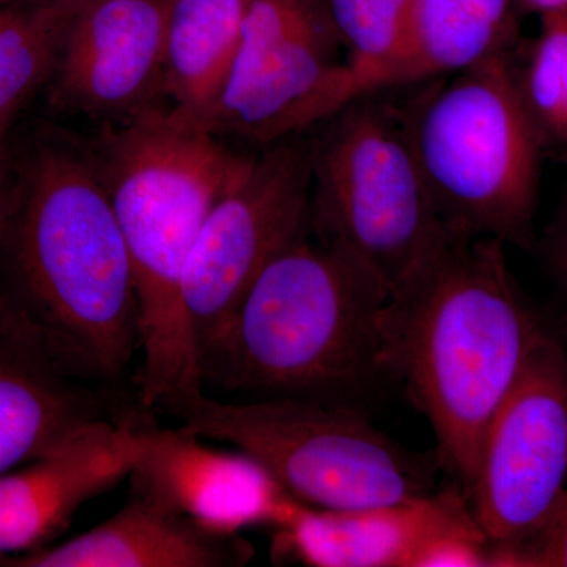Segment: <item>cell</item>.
Instances as JSON below:
<instances>
[{"mask_svg": "<svg viewBox=\"0 0 567 567\" xmlns=\"http://www.w3.org/2000/svg\"><path fill=\"white\" fill-rule=\"evenodd\" d=\"M551 259L555 270L567 289V196L555 226L554 241H551Z\"/></svg>", "mask_w": 567, "mask_h": 567, "instance_id": "cell-23", "label": "cell"}, {"mask_svg": "<svg viewBox=\"0 0 567 567\" xmlns=\"http://www.w3.org/2000/svg\"><path fill=\"white\" fill-rule=\"evenodd\" d=\"M10 123H0V203L6 199L7 194L6 188H3V178H6V167H7V155H6V134L7 130H9Z\"/></svg>", "mask_w": 567, "mask_h": 567, "instance_id": "cell-25", "label": "cell"}, {"mask_svg": "<svg viewBox=\"0 0 567 567\" xmlns=\"http://www.w3.org/2000/svg\"><path fill=\"white\" fill-rule=\"evenodd\" d=\"M311 185V142H278L208 213L182 282L199 371L265 267L308 230Z\"/></svg>", "mask_w": 567, "mask_h": 567, "instance_id": "cell-9", "label": "cell"}, {"mask_svg": "<svg viewBox=\"0 0 567 567\" xmlns=\"http://www.w3.org/2000/svg\"><path fill=\"white\" fill-rule=\"evenodd\" d=\"M10 192L7 194L6 199L0 203V230H2L3 216H6L7 205H9Z\"/></svg>", "mask_w": 567, "mask_h": 567, "instance_id": "cell-26", "label": "cell"}, {"mask_svg": "<svg viewBox=\"0 0 567 567\" xmlns=\"http://www.w3.org/2000/svg\"><path fill=\"white\" fill-rule=\"evenodd\" d=\"M423 84L402 114L447 233L528 248L546 145L522 99L513 50Z\"/></svg>", "mask_w": 567, "mask_h": 567, "instance_id": "cell-5", "label": "cell"}, {"mask_svg": "<svg viewBox=\"0 0 567 567\" xmlns=\"http://www.w3.org/2000/svg\"><path fill=\"white\" fill-rule=\"evenodd\" d=\"M567 484V350L537 347L492 416L468 502L492 548L535 532Z\"/></svg>", "mask_w": 567, "mask_h": 567, "instance_id": "cell-10", "label": "cell"}, {"mask_svg": "<svg viewBox=\"0 0 567 567\" xmlns=\"http://www.w3.org/2000/svg\"><path fill=\"white\" fill-rule=\"evenodd\" d=\"M59 2L82 3L85 2V0H59Z\"/></svg>", "mask_w": 567, "mask_h": 567, "instance_id": "cell-27", "label": "cell"}, {"mask_svg": "<svg viewBox=\"0 0 567 567\" xmlns=\"http://www.w3.org/2000/svg\"><path fill=\"white\" fill-rule=\"evenodd\" d=\"M518 13L516 0H416L405 50L380 91L423 84L513 50Z\"/></svg>", "mask_w": 567, "mask_h": 567, "instance_id": "cell-17", "label": "cell"}, {"mask_svg": "<svg viewBox=\"0 0 567 567\" xmlns=\"http://www.w3.org/2000/svg\"><path fill=\"white\" fill-rule=\"evenodd\" d=\"M0 230V333L61 374L110 386L140 352V309L117 216L91 152L40 137Z\"/></svg>", "mask_w": 567, "mask_h": 567, "instance_id": "cell-1", "label": "cell"}, {"mask_svg": "<svg viewBox=\"0 0 567 567\" xmlns=\"http://www.w3.org/2000/svg\"><path fill=\"white\" fill-rule=\"evenodd\" d=\"M520 13L546 14L550 11L567 10V0H516Z\"/></svg>", "mask_w": 567, "mask_h": 567, "instance_id": "cell-24", "label": "cell"}, {"mask_svg": "<svg viewBox=\"0 0 567 567\" xmlns=\"http://www.w3.org/2000/svg\"><path fill=\"white\" fill-rule=\"evenodd\" d=\"M393 298L309 227L265 267L200 368L227 401L352 399L401 382Z\"/></svg>", "mask_w": 567, "mask_h": 567, "instance_id": "cell-3", "label": "cell"}, {"mask_svg": "<svg viewBox=\"0 0 567 567\" xmlns=\"http://www.w3.org/2000/svg\"><path fill=\"white\" fill-rule=\"evenodd\" d=\"M167 0H85L63 33L52 104L123 122L166 93Z\"/></svg>", "mask_w": 567, "mask_h": 567, "instance_id": "cell-11", "label": "cell"}, {"mask_svg": "<svg viewBox=\"0 0 567 567\" xmlns=\"http://www.w3.org/2000/svg\"><path fill=\"white\" fill-rule=\"evenodd\" d=\"M80 3L0 0V123H10L51 80L63 33Z\"/></svg>", "mask_w": 567, "mask_h": 567, "instance_id": "cell-19", "label": "cell"}, {"mask_svg": "<svg viewBox=\"0 0 567 567\" xmlns=\"http://www.w3.org/2000/svg\"><path fill=\"white\" fill-rule=\"evenodd\" d=\"M246 9L248 0H167L166 93L203 125L240 47Z\"/></svg>", "mask_w": 567, "mask_h": 567, "instance_id": "cell-18", "label": "cell"}, {"mask_svg": "<svg viewBox=\"0 0 567 567\" xmlns=\"http://www.w3.org/2000/svg\"><path fill=\"white\" fill-rule=\"evenodd\" d=\"M254 547L177 511L130 492L126 505L99 527L59 544L0 561V567H237Z\"/></svg>", "mask_w": 567, "mask_h": 567, "instance_id": "cell-15", "label": "cell"}, {"mask_svg": "<svg viewBox=\"0 0 567 567\" xmlns=\"http://www.w3.org/2000/svg\"><path fill=\"white\" fill-rule=\"evenodd\" d=\"M342 51L323 0H248L240 47L205 126L274 144L320 125L354 99Z\"/></svg>", "mask_w": 567, "mask_h": 567, "instance_id": "cell-8", "label": "cell"}, {"mask_svg": "<svg viewBox=\"0 0 567 567\" xmlns=\"http://www.w3.org/2000/svg\"><path fill=\"white\" fill-rule=\"evenodd\" d=\"M169 413L200 439L254 458L287 494L320 509H358L432 494L442 468L435 451L406 450L352 405L203 394Z\"/></svg>", "mask_w": 567, "mask_h": 567, "instance_id": "cell-7", "label": "cell"}, {"mask_svg": "<svg viewBox=\"0 0 567 567\" xmlns=\"http://www.w3.org/2000/svg\"><path fill=\"white\" fill-rule=\"evenodd\" d=\"M352 71L354 99L379 92L405 50L416 0H323Z\"/></svg>", "mask_w": 567, "mask_h": 567, "instance_id": "cell-20", "label": "cell"}, {"mask_svg": "<svg viewBox=\"0 0 567 567\" xmlns=\"http://www.w3.org/2000/svg\"><path fill=\"white\" fill-rule=\"evenodd\" d=\"M484 535L465 492H443L358 509L298 502L279 525L275 550L315 567H413L432 540Z\"/></svg>", "mask_w": 567, "mask_h": 567, "instance_id": "cell-13", "label": "cell"}, {"mask_svg": "<svg viewBox=\"0 0 567 567\" xmlns=\"http://www.w3.org/2000/svg\"><path fill=\"white\" fill-rule=\"evenodd\" d=\"M492 567H567V487L543 524L509 547L492 548Z\"/></svg>", "mask_w": 567, "mask_h": 567, "instance_id": "cell-22", "label": "cell"}, {"mask_svg": "<svg viewBox=\"0 0 567 567\" xmlns=\"http://www.w3.org/2000/svg\"><path fill=\"white\" fill-rule=\"evenodd\" d=\"M393 308L399 379L434 429L440 466L468 498L492 416L554 334L495 238H453Z\"/></svg>", "mask_w": 567, "mask_h": 567, "instance_id": "cell-4", "label": "cell"}, {"mask_svg": "<svg viewBox=\"0 0 567 567\" xmlns=\"http://www.w3.org/2000/svg\"><path fill=\"white\" fill-rule=\"evenodd\" d=\"M130 409L110 388L71 380L0 333V475L122 420Z\"/></svg>", "mask_w": 567, "mask_h": 567, "instance_id": "cell-16", "label": "cell"}, {"mask_svg": "<svg viewBox=\"0 0 567 567\" xmlns=\"http://www.w3.org/2000/svg\"><path fill=\"white\" fill-rule=\"evenodd\" d=\"M133 410L0 475V561L47 547L85 503L128 480L137 453Z\"/></svg>", "mask_w": 567, "mask_h": 567, "instance_id": "cell-14", "label": "cell"}, {"mask_svg": "<svg viewBox=\"0 0 567 567\" xmlns=\"http://www.w3.org/2000/svg\"><path fill=\"white\" fill-rule=\"evenodd\" d=\"M539 33L516 76L546 147L567 148V10L540 14Z\"/></svg>", "mask_w": 567, "mask_h": 567, "instance_id": "cell-21", "label": "cell"}, {"mask_svg": "<svg viewBox=\"0 0 567 567\" xmlns=\"http://www.w3.org/2000/svg\"><path fill=\"white\" fill-rule=\"evenodd\" d=\"M152 413L140 404L132 413L137 453L130 492L223 535H240L257 525L278 528L290 516L298 499L254 458L208 446L183 425L163 427Z\"/></svg>", "mask_w": 567, "mask_h": 567, "instance_id": "cell-12", "label": "cell"}, {"mask_svg": "<svg viewBox=\"0 0 567 567\" xmlns=\"http://www.w3.org/2000/svg\"><path fill=\"white\" fill-rule=\"evenodd\" d=\"M311 142L309 230L401 297L454 237L410 145L402 107L365 93Z\"/></svg>", "mask_w": 567, "mask_h": 567, "instance_id": "cell-6", "label": "cell"}, {"mask_svg": "<svg viewBox=\"0 0 567 567\" xmlns=\"http://www.w3.org/2000/svg\"><path fill=\"white\" fill-rule=\"evenodd\" d=\"M132 262L140 352L137 404L169 413L204 394L182 282L208 213L254 156L178 110L152 106L91 152Z\"/></svg>", "mask_w": 567, "mask_h": 567, "instance_id": "cell-2", "label": "cell"}]
</instances>
